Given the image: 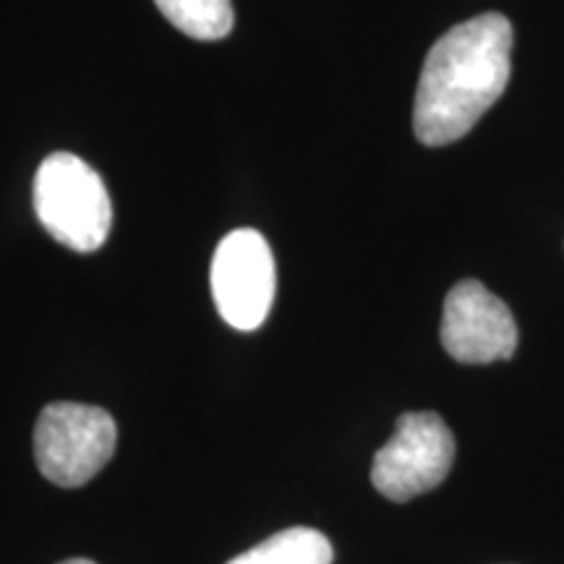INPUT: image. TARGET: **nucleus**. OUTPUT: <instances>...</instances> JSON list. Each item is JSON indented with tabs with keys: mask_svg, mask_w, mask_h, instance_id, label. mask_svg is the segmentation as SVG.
Masks as SVG:
<instances>
[{
	"mask_svg": "<svg viewBox=\"0 0 564 564\" xmlns=\"http://www.w3.org/2000/svg\"><path fill=\"white\" fill-rule=\"evenodd\" d=\"M212 295L232 329L262 327L274 301V259L262 232L232 230L212 259Z\"/></svg>",
	"mask_w": 564,
	"mask_h": 564,
	"instance_id": "nucleus-5",
	"label": "nucleus"
},
{
	"mask_svg": "<svg viewBox=\"0 0 564 564\" xmlns=\"http://www.w3.org/2000/svg\"><path fill=\"white\" fill-rule=\"evenodd\" d=\"M154 6L175 30L194 40L215 42L232 30L230 0H154Z\"/></svg>",
	"mask_w": 564,
	"mask_h": 564,
	"instance_id": "nucleus-8",
	"label": "nucleus"
},
{
	"mask_svg": "<svg viewBox=\"0 0 564 564\" xmlns=\"http://www.w3.org/2000/svg\"><path fill=\"white\" fill-rule=\"evenodd\" d=\"M34 212L55 241L79 253L100 249L112 228L108 188L87 162L70 152L42 160L34 175Z\"/></svg>",
	"mask_w": 564,
	"mask_h": 564,
	"instance_id": "nucleus-2",
	"label": "nucleus"
},
{
	"mask_svg": "<svg viewBox=\"0 0 564 564\" xmlns=\"http://www.w3.org/2000/svg\"><path fill=\"white\" fill-rule=\"evenodd\" d=\"M512 24L502 13H481L453 26L423 61L413 102L421 144L460 141L505 95L512 70Z\"/></svg>",
	"mask_w": 564,
	"mask_h": 564,
	"instance_id": "nucleus-1",
	"label": "nucleus"
},
{
	"mask_svg": "<svg viewBox=\"0 0 564 564\" xmlns=\"http://www.w3.org/2000/svg\"><path fill=\"white\" fill-rule=\"evenodd\" d=\"M61 564H95V562H89V560H66V562H61Z\"/></svg>",
	"mask_w": 564,
	"mask_h": 564,
	"instance_id": "nucleus-9",
	"label": "nucleus"
},
{
	"mask_svg": "<svg viewBox=\"0 0 564 564\" xmlns=\"http://www.w3.org/2000/svg\"><path fill=\"white\" fill-rule=\"evenodd\" d=\"M455 463V436L442 415L403 413L390 442L373 455L371 484L392 502H408L440 486Z\"/></svg>",
	"mask_w": 564,
	"mask_h": 564,
	"instance_id": "nucleus-4",
	"label": "nucleus"
},
{
	"mask_svg": "<svg viewBox=\"0 0 564 564\" xmlns=\"http://www.w3.org/2000/svg\"><path fill=\"white\" fill-rule=\"evenodd\" d=\"M118 429L108 411L82 403H53L34 426L40 474L63 489L91 481L116 453Z\"/></svg>",
	"mask_w": 564,
	"mask_h": 564,
	"instance_id": "nucleus-3",
	"label": "nucleus"
},
{
	"mask_svg": "<svg viewBox=\"0 0 564 564\" xmlns=\"http://www.w3.org/2000/svg\"><path fill=\"white\" fill-rule=\"evenodd\" d=\"M333 544L314 528H288L228 564H333Z\"/></svg>",
	"mask_w": 564,
	"mask_h": 564,
	"instance_id": "nucleus-7",
	"label": "nucleus"
},
{
	"mask_svg": "<svg viewBox=\"0 0 564 564\" xmlns=\"http://www.w3.org/2000/svg\"><path fill=\"white\" fill-rule=\"evenodd\" d=\"M442 345L460 364L507 361L518 348V324L484 282L460 280L444 299Z\"/></svg>",
	"mask_w": 564,
	"mask_h": 564,
	"instance_id": "nucleus-6",
	"label": "nucleus"
}]
</instances>
